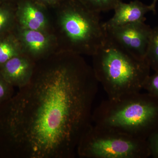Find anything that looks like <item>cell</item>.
<instances>
[{
  "instance_id": "cell-1",
  "label": "cell",
  "mask_w": 158,
  "mask_h": 158,
  "mask_svg": "<svg viewBox=\"0 0 158 158\" xmlns=\"http://www.w3.org/2000/svg\"><path fill=\"white\" fill-rule=\"evenodd\" d=\"M83 56L58 50L36 62L31 81L0 105V152L15 158H73L92 125L98 88Z\"/></svg>"
},
{
  "instance_id": "cell-2",
  "label": "cell",
  "mask_w": 158,
  "mask_h": 158,
  "mask_svg": "<svg viewBox=\"0 0 158 158\" xmlns=\"http://www.w3.org/2000/svg\"><path fill=\"white\" fill-rule=\"evenodd\" d=\"M53 9L51 26L59 50L82 56L96 53L106 38L100 13L80 0H62Z\"/></svg>"
},
{
  "instance_id": "cell-3",
  "label": "cell",
  "mask_w": 158,
  "mask_h": 158,
  "mask_svg": "<svg viewBox=\"0 0 158 158\" xmlns=\"http://www.w3.org/2000/svg\"><path fill=\"white\" fill-rule=\"evenodd\" d=\"M92 69L108 98L141 91L150 76L146 59L134 57L108 37L92 56Z\"/></svg>"
},
{
  "instance_id": "cell-4",
  "label": "cell",
  "mask_w": 158,
  "mask_h": 158,
  "mask_svg": "<svg viewBox=\"0 0 158 158\" xmlns=\"http://www.w3.org/2000/svg\"><path fill=\"white\" fill-rule=\"evenodd\" d=\"M94 124L144 140L158 131V99L141 91L103 101L93 111Z\"/></svg>"
},
{
  "instance_id": "cell-5",
  "label": "cell",
  "mask_w": 158,
  "mask_h": 158,
  "mask_svg": "<svg viewBox=\"0 0 158 158\" xmlns=\"http://www.w3.org/2000/svg\"><path fill=\"white\" fill-rule=\"evenodd\" d=\"M77 155L82 158H146L147 140L110 128L92 124L81 138Z\"/></svg>"
},
{
  "instance_id": "cell-6",
  "label": "cell",
  "mask_w": 158,
  "mask_h": 158,
  "mask_svg": "<svg viewBox=\"0 0 158 158\" xmlns=\"http://www.w3.org/2000/svg\"><path fill=\"white\" fill-rule=\"evenodd\" d=\"M105 29L108 37L125 50L138 59H146L152 29L145 23H135Z\"/></svg>"
},
{
  "instance_id": "cell-7",
  "label": "cell",
  "mask_w": 158,
  "mask_h": 158,
  "mask_svg": "<svg viewBox=\"0 0 158 158\" xmlns=\"http://www.w3.org/2000/svg\"><path fill=\"white\" fill-rule=\"evenodd\" d=\"M14 31L23 53L35 62L45 59L59 50L56 38L52 32L26 29L17 24Z\"/></svg>"
},
{
  "instance_id": "cell-8",
  "label": "cell",
  "mask_w": 158,
  "mask_h": 158,
  "mask_svg": "<svg viewBox=\"0 0 158 158\" xmlns=\"http://www.w3.org/2000/svg\"><path fill=\"white\" fill-rule=\"evenodd\" d=\"M15 15L17 25L21 27L52 32L49 9L35 0H19Z\"/></svg>"
},
{
  "instance_id": "cell-9",
  "label": "cell",
  "mask_w": 158,
  "mask_h": 158,
  "mask_svg": "<svg viewBox=\"0 0 158 158\" xmlns=\"http://www.w3.org/2000/svg\"><path fill=\"white\" fill-rule=\"evenodd\" d=\"M36 62L24 54L8 60L0 67V73L13 87H24L31 81Z\"/></svg>"
},
{
  "instance_id": "cell-10",
  "label": "cell",
  "mask_w": 158,
  "mask_h": 158,
  "mask_svg": "<svg viewBox=\"0 0 158 158\" xmlns=\"http://www.w3.org/2000/svg\"><path fill=\"white\" fill-rule=\"evenodd\" d=\"M114 15L106 22L103 23L105 28L125 25L135 23L144 22L145 15L152 11L150 5L148 6L138 0L128 3L119 1L113 9Z\"/></svg>"
},
{
  "instance_id": "cell-11",
  "label": "cell",
  "mask_w": 158,
  "mask_h": 158,
  "mask_svg": "<svg viewBox=\"0 0 158 158\" xmlns=\"http://www.w3.org/2000/svg\"><path fill=\"white\" fill-rule=\"evenodd\" d=\"M14 30L0 36V67L11 58L23 54Z\"/></svg>"
},
{
  "instance_id": "cell-12",
  "label": "cell",
  "mask_w": 158,
  "mask_h": 158,
  "mask_svg": "<svg viewBox=\"0 0 158 158\" xmlns=\"http://www.w3.org/2000/svg\"><path fill=\"white\" fill-rule=\"evenodd\" d=\"M15 5L0 3V36L12 32L16 27Z\"/></svg>"
},
{
  "instance_id": "cell-13",
  "label": "cell",
  "mask_w": 158,
  "mask_h": 158,
  "mask_svg": "<svg viewBox=\"0 0 158 158\" xmlns=\"http://www.w3.org/2000/svg\"><path fill=\"white\" fill-rule=\"evenodd\" d=\"M145 59L151 69L158 71V27L152 29Z\"/></svg>"
},
{
  "instance_id": "cell-14",
  "label": "cell",
  "mask_w": 158,
  "mask_h": 158,
  "mask_svg": "<svg viewBox=\"0 0 158 158\" xmlns=\"http://www.w3.org/2000/svg\"><path fill=\"white\" fill-rule=\"evenodd\" d=\"M88 9L98 13L113 10L120 0H80Z\"/></svg>"
},
{
  "instance_id": "cell-15",
  "label": "cell",
  "mask_w": 158,
  "mask_h": 158,
  "mask_svg": "<svg viewBox=\"0 0 158 158\" xmlns=\"http://www.w3.org/2000/svg\"><path fill=\"white\" fill-rule=\"evenodd\" d=\"M13 88L6 81L0 73V105L13 96Z\"/></svg>"
},
{
  "instance_id": "cell-16",
  "label": "cell",
  "mask_w": 158,
  "mask_h": 158,
  "mask_svg": "<svg viewBox=\"0 0 158 158\" xmlns=\"http://www.w3.org/2000/svg\"><path fill=\"white\" fill-rule=\"evenodd\" d=\"M143 89L158 99V71L155 72L152 75H150L144 83Z\"/></svg>"
},
{
  "instance_id": "cell-17",
  "label": "cell",
  "mask_w": 158,
  "mask_h": 158,
  "mask_svg": "<svg viewBox=\"0 0 158 158\" xmlns=\"http://www.w3.org/2000/svg\"><path fill=\"white\" fill-rule=\"evenodd\" d=\"M150 156L158 158V131L152 134L147 138Z\"/></svg>"
},
{
  "instance_id": "cell-18",
  "label": "cell",
  "mask_w": 158,
  "mask_h": 158,
  "mask_svg": "<svg viewBox=\"0 0 158 158\" xmlns=\"http://www.w3.org/2000/svg\"><path fill=\"white\" fill-rule=\"evenodd\" d=\"M47 9H53L62 0H35Z\"/></svg>"
},
{
  "instance_id": "cell-19",
  "label": "cell",
  "mask_w": 158,
  "mask_h": 158,
  "mask_svg": "<svg viewBox=\"0 0 158 158\" xmlns=\"http://www.w3.org/2000/svg\"><path fill=\"white\" fill-rule=\"evenodd\" d=\"M19 0H0V3H11L16 4Z\"/></svg>"
},
{
  "instance_id": "cell-20",
  "label": "cell",
  "mask_w": 158,
  "mask_h": 158,
  "mask_svg": "<svg viewBox=\"0 0 158 158\" xmlns=\"http://www.w3.org/2000/svg\"><path fill=\"white\" fill-rule=\"evenodd\" d=\"M158 0H153L152 3L151 5H150L152 9L153 12L154 13H155L156 11V5L157 2H158Z\"/></svg>"
}]
</instances>
